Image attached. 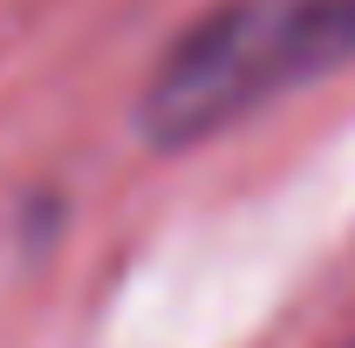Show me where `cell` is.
I'll return each instance as SVG.
<instances>
[{"instance_id":"1","label":"cell","mask_w":355,"mask_h":348,"mask_svg":"<svg viewBox=\"0 0 355 348\" xmlns=\"http://www.w3.org/2000/svg\"><path fill=\"white\" fill-rule=\"evenodd\" d=\"M355 62V0H219L144 82V137L205 143Z\"/></svg>"}]
</instances>
